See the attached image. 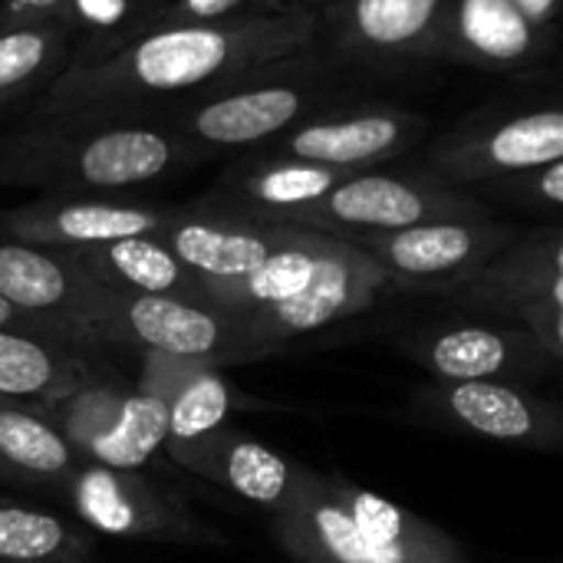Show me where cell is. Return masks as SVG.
<instances>
[{
    "instance_id": "cell-6",
    "label": "cell",
    "mask_w": 563,
    "mask_h": 563,
    "mask_svg": "<svg viewBox=\"0 0 563 563\" xmlns=\"http://www.w3.org/2000/svg\"><path fill=\"white\" fill-rule=\"evenodd\" d=\"M445 218H485V211L478 201L452 191L449 185L399 178L366 168V172H353L333 191L287 214L277 224L350 241L356 234H386V231H402L422 221H445Z\"/></svg>"
},
{
    "instance_id": "cell-8",
    "label": "cell",
    "mask_w": 563,
    "mask_h": 563,
    "mask_svg": "<svg viewBox=\"0 0 563 563\" xmlns=\"http://www.w3.org/2000/svg\"><path fill=\"white\" fill-rule=\"evenodd\" d=\"M63 492L76 518L106 538L129 541H195L218 544V534L201 525L175 495L162 492L142 472H115L92 462H79Z\"/></svg>"
},
{
    "instance_id": "cell-12",
    "label": "cell",
    "mask_w": 563,
    "mask_h": 563,
    "mask_svg": "<svg viewBox=\"0 0 563 563\" xmlns=\"http://www.w3.org/2000/svg\"><path fill=\"white\" fill-rule=\"evenodd\" d=\"M455 0H327L320 36L343 59L399 63L439 56Z\"/></svg>"
},
{
    "instance_id": "cell-14",
    "label": "cell",
    "mask_w": 563,
    "mask_h": 563,
    "mask_svg": "<svg viewBox=\"0 0 563 563\" xmlns=\"http://www.w3.org/2000/svg\"><path fill=\"white\" fill-rule=\"evenodd\" d=\"M426 409L478 439L544 452L563 449L561 406L521 383H439L426 393Z\"/></svg>"
},
{
    "instance_id": "cell-28",
    "label": "cell",
    "mask_w": 563,
    "mask_h": 563,
    "mask_svg": "<svg viewBox=\"0 0 563 563\" xmlns=\"http://www.w3.org/2000/svg\"><path fill=\"white\" fill-rule=\"evenodd\" d=\"M92 534L40 508L0 498V563H89Z\"/></svg>"
},
{
    "instance_id": "cell-29",
    "label": "cell",
    "mask_w": 563,
    "mask_h": 563,
    "mask_svg": "<svg viewBox=\"0 0 563 563\" xmlns=\"http://www.w3.org/2000/svg\"><path fill=\"white\" fill-rule=\"evenodd\" d=\"M165 399H168V439H165L168 459L188 452L205 435L221 429L238 402L224 373L205 363H188Z\"/></svg>"
},
{
    "instance_id": "cell-10",
    "label": "cell",
    "mask_w": 563,
    "mask_h": 563,
    "mask_svg": "<svg viewBox=\"0 0 563 563\" xmlns=\"http://www.w3.org/2000/svg\"><path fill=\"white\" fill-rule=\"evenodd\" d=\"M383 290H386L383 267L356 244L333 238L330 251L320 257L313 277L307 280L300 294L261 313L241 317V323L254 343H261L264 350H274L277 343L290 336L313 333L320 327H330L336 320L369 310Z\"/></svg>"
},
{
    "instance_id": "cell-22",
    "label": "cell",
    "mask_w": 563,
    "mask_h": 563,
    "mask_svg": "<svg viewBox=\"0 0 563 563\" xmlns=\"http://www.w3.org/2000/svg\"><path fill=\"white\" fill-rule=\"evenodd\" d=\"M69 261L99 287L119 294H162L201 300V277H195L158 238H122L96 247L66 251Z\"/></svg>"
},
{
    "instance_id": "cell-11",
    "label": "cell",
    "mask_w": 563,
    "mask_h": 563,
    "mask_svg": "<svg viewBox=\"0 0 563 563\" xmlns=\"http://www.w3.org/2000/svg\"><path fill=\"white\" fill-rule=\"evenodd\" d=\"M402 353L416 360L439 383H531L554 373V363L521 327L515 323H452L442 330H422L406 336Z\"/></svg>"
},
{
    "instance_id": "cell-15",
    "label": "cell",
    "mask_w": 563,
    "mask_h": 563,
    "mask_svg": "<svg viewBox=\"0 0 563 563\" xmlns=\"http://www.w3.org/2000/svg\"><path fill=\"white\" fill-rule=\"evenodd\" d=\"M168 214H172L168 208H155L142 201L49 195L43 201L0 211V234L33 247L76 251V247H96L122 238L155 234L168 221Z\"/></svg>"
},
{
    "instance_id": "cell-32",
    "label": "cell",
    "mask_w": 563,
    "mask_h": 563,
    "mask_svg": "<svg viewBox=\"0 0 563 563\" xmlns=\"http://www.w3.org/2000/svg\"><path fill=\"white\" fill-rule=\"evenodd\" d=\"M531 175V198L548 205V208H561L563 205V158L561 162H551L544 168H534L528 172Z\"/></svg>"
},
{
    "instance_id": "cell-21",
    "label": "cell",
    "mask_w": 563,
    "mask_h": 563,
    "mask_svg": "<svg viewBox=\"0 0 563 563\" xmlns=\"http://www.w3.org/2000/svg\"><path fill=\"white\" fill-rule=\"evenodd\" d=\"M172 462L267 511L284 508L297 485V468H290L287 459H280L277 452L231 426L214 429Z\"/></svg>"
},
{
    "instance_id": "cell-25",
    "label": "cell",
    "mask_w": 563,
    "mask_h": 563,
    "mask_svg": "<svg viewBox=\"0 0 563 563\" xmlns=\"http://www.w3.org/2000/svg\"><path fill=\"white\" fill-rule=\"evenodd\" d=\"M330 244H333L330 234L297 228V234L251 274L228 280V284H201V300L238 320L261 313L267 307H277L307 287V280L313 277Z\"/></svg>"
},
{
    "instance_id": "cell-1",
    "label": "cell",
    "mask_w": 563,
    "mask_h": 563,
    "mask_svg": "<svg viewBox=\"0 0 563 563\" xmlns=\"http://www.w3.org/2000/svg\"><path fill=\"white\" fill-rule=\"evenodd\" d=\"M320 13L162 23L102 56L66 66L43 92L40 119H119L178 92L247 82L320 40Z\"/></svg>"
},
{
    "instance_id": "cell-18",
    "label": "cell",
    "mask_w": 563,
    "mask_h": 563,
    "mask_svg": "<svg viewBox=\"0 0 563 563\" xmlns=\"http://www.w3.org/2000/svg\"><path fill=\"white\" fill-rule=\"evenodd\" d=\"M563 158V112L538 109L492 129L455 135L435 152V168L452 181H498Z\"/></svg>"
},
{
    "instance_id": "cell-13",
    "label": "cell",
    "mask_w": 563,
    "mask_h": 563,
    "mask_svg": "<svg viewBox=\"0 0 563 563\" xmlns=\"http://www.w3.org/2000/svg\"><path fill=\"white\" fill-rule=\"evenodd\" d=\"M294 234L297 228L290 224L198 205L191 211H172L152 238H158L195 277H201V284H228L261 267Z\"/></svg>"
},
{
    "instance_id": "cell-30",
    "label": "cell",
    "mask_w": 563,
    "mask_h": 563,
    "mask_svg": "<svg viewBox=\"0 0 563 563\" xmlns=\"http://www.w3.org/2000/svg\"><path fill=\"white\" fill-rule=\"evenodd\" d=\"M327 0H181L165 13V23H201V20H264L303 10H323Z\"/></svg>"
},
{
    "instance_id": "cell-17",
    "label": "cell",
    "mask_w": 563,
    "mask_h": 563,
    "mask_svg": "<svg viewBox=\"0 0 563 563\" xmlns=\"http://www.w3.org/2000/svg\"><path fill=\"white\" fill-rule=\"evenodd\" d=\"M96 284L69 261L66 251L33 247L0 234V300L69 330L86 350L102 346L86 327Z\"/></svg>"
},
{
    "instance_id": "cell-27",
    "label": "cell",
    "mask_w": 563,
    "mask_h": 563,
    "mask_svg": "<svg viewBox=\"0 0 563 563\" xmlns=\"http://www.w3.org/2000/svg\"><path fill=\"white\" fill-rule=\"evenodd\" d=\"M66 69V16L26 20L0 33V112L40 96Z\"/></svg>"
},
{
    "instance_id": "cell-31",
    "label": "cell",
    "mask_w": 563,
    "mask_h": 563,
    "mask_svg": "<svg viewBox=\"0 0 563 563\" xmlns=\"http://www.w3.org/2000/svg\"><path fill=\"white\" fill-rule=\"evenodd\" d=\"M0 330H16V333H33V336H46V340H56V343H66V346H76V350H86L69 330L56 327V323H46L40 317H30L16 307H10L7 300H0ZM89 353V350H86Z\"/></svg>"
},
{
    "instance_id": "cell-19",
    "label": "cell",
    "mask_w": 563,
    "mask_h": 563,
    "mask_svg": "<svg viewBox=\"0 0 563 563\" xmlns=\"http://www.w3.org/2000/svg\"><path fill=\"white\" fill-rule=\"evenodd\" d=\"M422 135V119L409 112H360L346 119L303 122L277 135V145H267V158L307 162L366 172L369 165L396 158Z\"/></svg>"
},
{
    "instance_id": "cell-4",
    "label": "cell",
    "mask_w": 563,
    "mask_h": 563,
    "mask_svg": "<svg viewBox=\"0 0 563 563\" xmlns=\"http://www.w3.org/2000/svg\"><path fill=\"white\" fill-rule=\"evenodd\" d=\"M86 327L102 346L155 353L181 363L228 366L257 360L271 350L251 340L244 323L205 300L162 294H119L96 284Z\"/></svg>"
},
{
    "instance_id": "cell-9",
    "label": "cell",
    "mask_w": 563,
    "mask_h": 563,
    "mask_svg": "<svg viewBox=\"0 0 563 563\" xmlns=\"http://www.w3.org/2000/svg\"><path fill=\"white\" fill-rule=\"evenodd\" d=\"M320 99L323 92L313 79L287 82L254 76L224 92L205 96L198 106L181 109L168 129L198 152L267 145L294 129L307 112H313Z\"/></svg>"
},
{
    "instance_id": "cell-24",
    "label": "cell",
    "mask_w": 563,
    "mask_h": 563,
    "mask_svg": "<svg viewBox=\"0 0 563 563\" xmlns=\"http://www.w3.org/2000/svg\"><path fill=\"white\" fill-rule=\"evenodd\" d=\"M92 379L86 350L33 333L0 330V399L49 406Z\"/></svg>"
},
{
    "instance_id": "cell-16",
    "label": "cell",
    "mask_w": 563,
    "mask_h": 563,
    "mask_svg": "<svg viewBox=\"0 0 563 563\" xmlns=\"http://www.w3.org/2000/svg\"><path fill=\"white\" fill-rule=\"evenodd\" d=\"M442 297L452 303L501 317L515 323V317L541 300L563 297V238L558 228L534 231L528 238H515L498 257L485 267L449 287Z\"/></svg>"
},
{
    "instance_id": "cell-20",
    "label": "cell",
    "mask_w": 563,
    "mask_h": 563,
    "mask_svg": "<svg viewBox=\"0 0 563 563\" xmlns=\"http://www.w3.org/2000/svg\"><path fill=\"white\" fill-rule=\"evenodd\" d=\"M350 168L307 165L287 158H261L254 165H241L221 178V185L201 201V208L234 211L261 221H284L287 214L313 205L340 181H346Z\"/></svg>"
},
{
    "instance_id": "cell-5",
    "label": "cell",
    "mask_w": 563,
    "mask_h": 563,
    "mask_svg": "<svg viewBox=\"0 0 563 563\" xmlns=\"http://www.w3.org/2000/svg\"><path fill=\"white\" fill-rule=\"evenodd\" d=\"M43 412L82 462L115 472H142L168 439V399L148 386L119 389L92 379Z\"/></svg>"
},
{
    "instance_id": "cell-23",
    "label": "cell",
    "mask_w": 563,
    "mask_h": 563,
    "mask_svg": "<svg viewBox=\"0 0 563 563\" xmlns=\"http://www.w3.org/2000/svg\"><path fill=\"white\" fill-rule=\"evenodd\" d=\"M538 53V30L518 0H455L439 56L478 66H518Z\"/></svg>"
},
{
    "instance_id": "cell-26",
    "label": "cell",
    "mask_w": 563,
    "mask_h": 563,
    "mask_svg": "<svg viewBox=\"0 0 563 563\" xmlns=\"http://www.w3.org/2000/svg\"><path fill=\"white\" fill-rule=\"evenodd\" d=\"M82 459L40 402L0 399V478L63 485Z\"/></svg>"
},
{
    "instance_id": "cell-2",
    "label": "cell",
    "mask_w": 563,
    "mask_h": 563,
    "mask_svg": "<svg viewBox=\"0 0 563 563\" xmlns=\"http://www.w3.org/2000/svg\"><path fill=\"white\" fill-rule=\"evenodd\" d=\"M198 158L178 132L125 119H40L0 135V185L53 195L119 191L148 185Z\"/></svg>"
},
{
    "instance_id": "cell-7",
    "label": "cell",
    "mask_w": 563,
    "mask_h": 563,
    "mask_svg": "<svg viewBox=\"0 0 563 563\" xmlns=\"http://www.w3.org/2000/svg\"><path fill=\"white\" fill-rule=\"evenodd\" d=\"M518 234L485 218L422 221L386 234H356L350 244L366 251L386 274V287H409L445 294L492 257H498Z\"/></svg>"
},
{
    "instance_id": "cell-33",
    "label": "cell",
    "mask_w": 563,
    "mask_h": 563,
    "mask_svg": "<svg viewBox=\"0 0 563 563\" xmlns=\"http://www.w3.org/2000/svg\"><path fill=\"white\" fill-rule=\"evenodd\" d=\"M13 7V13L26 16V20H46V16H66V7L73 0H7Z\"/></svg>"
},
{
    "instance_id": "cell-3",
    "label": "cell",
    "mask_w": 563,
    "mask_h": 563,
    "mask_svg": "<svg viewBox=\"0 0 563 563\" xmlns=\"http://www.w3.org/2000/svg\"><path fill=\"white\" fill-rule=\"evenodd\" d=\"M274 541L297 563H468L442 528L310 468H297L290 498L274 511Z\"/></svg>"
}]
</instances>
